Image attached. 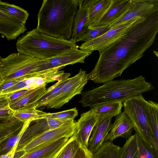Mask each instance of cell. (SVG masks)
Here are the masks:
<instances>
[{"label":"cell","instance_id":"obj_9","mask_svg":"<svg viewBox=\"0 0 158 158\" xmlns=\"http://www.w3.org/2000/svg\"><path fill=\"white\" fill-rule=\"evenodd\" d=\"M88 73L81 69L76 75L70 78L58 94L46 107L48 109L60 108L76 95L81 94L88 80Z\"/></svg>","mask_w":158,"mask_h":158},{"label":"cell","instance_id":"obj_17","mask_svg":"<svg viewBox=\"0 0 158 158\" xmlns=\"http://www.w3.org/2000/svg\"><path fill=\"white\" fill-rule=\"evenodd\" d=\"M69 138H63L47 143L19 158H53L68 143Z\"/></svg>","mask_w":158,"mask_h":158},{"label":"cell","instance_id":"obj_39","mask_svg":"<svg viewBox=\"0 0 158 158\" xmlns=\"http://www.w3.org/2000/svg\"><path fill=\"white\" fill-rule=\"evenodd\" d=\"M17 145H15L8 152L0 156V158H14L16 149Z\"/></svg>","mask_w":158,"mask_h":158},{"label":"cell","instance_id":"obj_41","mask_svg":"<svg viewBox=\"0 0 158 158\" xmlns=\"http://www.w3.org/2000/svg\"><path fill=\"white\" fill-rule=\"evenodd\" d=\"M8 94H0V99L2 98L3 97H4L7 96Z\"/></svg>","mask_w":158,"mask_h":158},{"label":"cell","instance_id":"obj_13","mask_svg":"<svg viewBox=\"0 0 158 158\" xmlns=\"http://www.w3.org/2000/svg\"><path fill=\"white\" fill-rule=\"evenodd\" d=\"M98 118L99 117L90 109L82 113L76 122V130L73 136L81 146L87 148L92 131Z\"/></svg>","mask_w":158,"mask_h":158},{"label":"cell","instance_id":"obj_31","mask_svg":"<svg viewBox=\"0 0 158 158\" xmlns=\"http://www.w3.org/2000/svg\"><path fill=\"white\" fill-rule=\"evenodd\" d=\"M23 123L14 117L9 121L0 123V137L10 134H16L21 130Z\"/></svg>","mask_w":158,"mask_h":158},{"label":"cell","instance_id":"obj_21","mask_svg":"<svg viewBox=\"0 0 158 158\" xmlns=\"http://www.w3.org/2000/svg\"><path fill=\"white\" fill-rule=\"evenodd\" d=\"M46 84L34 89L29 90L15 101L10 103V108L14 111L30 105L35 102L44 94L47 88Z\"/></svg>","mask_w":158,"mask_h":158},{"label":"cell","instance_id":"obj_36","mask_svg":"<svg viewBox=\"0 0 158 158\" xmlns=\"http://www.w3.org/2000/svg\"><path fill=\"white\" fill-rule=\"evenodd\" d=\"M27 78H21L11 80H3L0 84V94L20 81Z\"/></svg>","mask_w":158,"mask_h":158},{"label":"cell","instance_id":"obj_38","mask_svg":"<svg viewBox=\"0 0 158 158\" xmlns=\"http://www.w3.org/2000/svg\"><path fill=\"white\" fill-rule=\"evenodd\" d=\"M29 90L30 89H23L9 94L7 97L10 103L22 96Z\"/></svg>","mask_w":158,"mask_h":158},{"label":"cell","instance_id":"obj_35","mask_svg":"<svg viewBox=\"0 0 158 158\" xmlns=\"http://www.w3.org/2000/svg\"><path fill=\"white\" fill-rule=\"evenodd\" d=\"M7 96L0 99V120L2 121H9L14 117V111L10 107Z\"/></svg>","mask_w":158,"mask_h":158},{"label":"cell","instance_id":"obj_27","mask_svg":"<svg viewBox=\"0 0 158 158\" xmlns=\"http://www.w3.org/2000/svg\"><path fill=\"white\" fill-rule=\"evenodd\" d=\"M43 112L34 108L25 106L14 111L13 116L24 123L37 119Z\"/></svg>","mask_w":158,"mask_h":158},{"label":"cell","instance_id":"obj_43","mask_svg":"<svg viewBox=\"0 0 158 158\" xmlns=\"http://www.w3.org/2000/svg\"><path fill=\"white\" fill-rule=\"evenodd\" d=\"M1 57L0 56V59H1Z\"/></svg>","mask_w":158,"mask_h":158},{"label":"cell","instance_id":"obj_37","mask_svg":"<svg viewBox=\"0 0 158 158\" xmlns=\"http://www.w3.org/2000/svg\"><path fill=\"white\" fill-rule=\"evenodd\" d=\"M73 158H93V154L87 148L81 145Z\"/></svg>","mask_w":158,"mask_h":158},{"label":"cell","instance_id":"obj_14","mask_svg":"<svg viewBox=\"0 0 158 158\" xmlns=\"http://www.w3.org/2000/svg\"><path fill=\"white\" fill-rule=\"evenodd\" d=\"M112 118H99L94 127L89 138L87 149L92 153L96 152L105 141L109 132Z\"/></svg>","mask_w":158,"mask_h":158},{"label":"cell","instance_id":"obj_25","mask_svg":"<svg viewBox=\"0 0 158 158\" xmlns=\"http://www.w3.org/2000/svg\"><path fill=\"white\" fill-rule=\"evenodd\" d=\"M0 10L18 21L26 24L29 14L23 9L0 0Z\"/></svg>","mask_w":158,"mask_h":158},{"label":"cell","instance_id":"obj_6","mask_svg":"<svg viewBox=\"0 0 158 158\" xmlns=\"http://www.w3.org/2000/svg\"><path fill=\"white\" fill-rule=\"evenodd\" d=\"M44 60L19 52L0 59V75L3 80L32 77L35 69Z\"/></svg>","mask_w":158,"mask_h":158},{"label":"cell","instance_id":"obj_20","mask_svg":"<svg viewBox=\"0 0 158 158\" xmlns=\"http://www.w3.org/2000/svg\"><path fill=\"white\" fill-rule=\"evenodd\" d=\"M89 0H78V6L73 21L71 40L76 41L87 31L85 27Z\"/></svg>","mask_w":158,"mask_h":158},{"label":"cell","instance_id":"obj_29","mask_svg":"<svg viewBox=\"0 0 158 158\" xmlns=\"http://www.w3.org/2000/svg\"><path fill=\"white\" fill-rule=\"evenodd\" d=\"M78 115V111L76 107L55 113L43 112L37 119L51 118L62 121L74 120Z\"/></svg>","mask_w":158,"mask_h":158},{"label":"cell","instance_id":"obj_34","mask_svg":"<svg viewBox=\"0 0 158 158\" xmlns=\"http://www.w3.org/2000/svg\"><path fill=\"white\" fill-rule=\"evenodd\" d=\"M80 146L79 143L73 136L53 158H73Z\"/></svg>","mask_w":158,"mask_h":158},{"label":"cell","instance_id":"obj_16","mask_svg":"<svg viewBox=\"0 0 158 158\" xmlns=\"http://www.w3.org/2000/svg\"><path fill=\"white\" fill-rule=\"evenodd\" d=\"M26 30L25 24L0 10V33L8 40L16 39Z\"/></svg>","mask_w":158,"mask_h":158},{"label":"cell","instance_id":"obj_8","mask_svg":"<svg viewBox=\"0 0 158 158\" xmlns=\"http://www.w3.org/2000/svg\"><path fill=\"white\" fill-rule=\"evenodd\" d=\"M141 17H137L111 28L102 35L84 42L79 46V49L92 52L98 51L99 53L121 38L135 23Z\"/></svg>","mask_w":158,"mask_h":158},{"label":"cell","instance_id":"obj_28","mask_svg":"<svg viewBox=\"0 0 158 158\" xmlns=\"http://www.w3.org/2000/svg\"><path fill=\"white\" fill-rule=\"evenodd\" d=\"M138 148L135 134L127 139L125 144L120 147L118 158H137Z\"/></svg>","mask_w":158,"mask_h":158},{"label":"cell","instance_id":"obj_42","mask_svg":"<svg viewBox=\"0 0 158 158\" xmlns=\"http://www.w3.org/2000/svg\"><path fill=\"white\" fill-rule=\"evenodd\" d=\"M2 79L0 75V84L2 81Z\"/></svg>","mask_w":158,"mask_h":158},{"label":"cell","instance_id":"obj_22","mask_svg":"<svg viewBox=\"0 0 158 158\" xmlns=\"http://www.w3.org/2000/svg\"><path fill=\"white\" fill-rule=\"evenodd\" d=\"M67 77L60 80L54 84L47 88L43 95L31 105L27 107L37 109L41 107H46L59 94L63 86L69 81Z\"/></svg>","mask_w":158,"mask_h":158},{"label":"cell","instance_id":"obj_19","mask_svg":"<svg viewBox=\"0 0 158 158\" xmlns=\"http://www.w3.org/2000/svg\"><path fill=\"white\" fill-rule=\"evenodd\" d=\"M131 0H112L107 10L96 26L110 25L118 19L125 12Z\"/></svg>","mask_w":158,"mask_h":158},{"label":"cell","instance_id":"obj_11","mask_svg":"<svg viewBox=\"0 0 158 158\" xmlns=\"http://www.w3.org/2000/svg\"><path fill=\"white\" fill-rule=\"evenodd\" d=\"M157 10L158 0H132L125 12L110 27L111 28L137 17H147Z\"/></svg>","mask_w":158,"mask_h":158},{"label":"cell","instance_id":"obj_32","mask_svg":"<svg viewBox=\"0 0 158 158\" xmlns=\"http://www.w3.org/2000/svg\"><path fill=\"white\" fill-rule=\"evenodd\" d=\"M111 29L109 25L96 27L88 26L86 32L76 41L86 42L97 38Z\"/></svg>","mask_w":158,"mask_h":158},{"label":"cell","instance_id":"obj_30","mask_svg":"<svg viewBox=\"0 0 158 158\" xmlns=\"http://www.w3.org/2000/svg\"><path fill=\"white\" fill-rule=\"evenodd\" d=\"M135 134L138 148L137 158H158V150L145 143L136 133Z\"/></svg>","mask_w":158,"mask_h":158},{"label":"cell","instance_id":"obj_23","mask_svg":"<svg viewBox=\"0 0 158 158\" xmlns=\"http://www.w3.org/2000/svg\"><path fill=\"white\" fill-rule=\"evenodd\" d=\"M123 103L120 102H109L94 106L91 110L99 118L116 117L122 113Z\"/></svg>","mask_w":158,"mask_h":158},{"label":"cell","instance_id":"obj_3","mask_svg":"<svg viewBox=\"0 0 158 158\" xmlns=\"http://www.w3.org/2000/svg\"><path fill=\"white\" fill-rule=\"evenodd\" d=\"M151 82L140 75L133 79L107 81L99 86L81 93L79 102L83 107L90 108L104 103L120 102L150 91L154 89Z\"/></svg>","mask_w":158,"mask_h":158},{"label":"cell","instance_id":"obj_12","mask_svg":"<svg viewBox=\"0 0 158 158\" xmlns=\"http://www.w3.org/2000/svg\"><path fill=\"white\" fill-rule=\"evenodd\" d=\"M64 121L51 118H42L32 121L33 123L26 129L17 143L16 150L43 133L57 128L69 121Z\"/></svg>","mask_w":158,"mask_h":158},{"label":"cell","instance_id":"obj_33","mask_svg":"<svg viewBox=\"0 0 158 158\" xmlns=\"http://www.w3.org/2000/svg\"><path fill=\"white\" fill-rule=\"evenodd\" d=\"M31 121L24 123L20 131L17 134L9 138L0 147V156L9 152L17 143L26 129L29 126Z\"/></svg>","mask_w":158,"mask_h":158},{"label":"cell","instance_id":"obj_7","mask_svg":"<svg viewBox=\"0 0 158 158\" xmlns=\"http://www.w3.org/2000/svg\"><path fill=\"white\" fill-rule=\"evenodd\" d=\"M76 128V122L72 120L57 128L48 131L16 150L14 157L19 158L31 151L60 139L64 137L69 138L73 135Z\"/></svg>","mask_w":158,"mask_h":158},{"label":"cell","instance_id":"obj_4","mask_svg":"<svg viewBox=\"0 0 158 158\" xmlns=\"http://www.w3.org/2000/svg\"><path fill=\"white\" fill-rule=\"evenodd\" d=\"M16 45L18 52L43 60L79 49V47L74 40L52 37L36 28L19 37Z\"/></svg>","mask_w":158,"mask_h":158},{"label":"cell","instance_id":"obj_18","mask_svg":"<svg viewBox=\"0 0 158 158\" xmlns=\"http://www.w3.org/2000/svg\"><path fill=\"white\" fill-rule=\"evenodd\" d=\"M112 0H89L86 20L85 25L95 27L110 7Z\"/></svg>","mask_w":158,"mask_h":158},{"label":"cell","instance_id":"obj_2","mask_svg":"<svg viewBox=\"0 0 158 158\" xmlns=\"http://www.w3.org/2000/svg\"><path fill=\"white\" fill-rule=\"evenodd\" d=\"M78 6V0H43L36 29L52 37L70 40Z\"/></svg>","mask_w":158,"mask_h":158},{"label":"cell","instance_id":"obj_15","mask_svg":"<svg viewBox=\"0 0 158 158\" xmlns=\"http://www.w3.org/2000/svg\"><path fill=\"white\" fill-rule=\"evenodd\" d=\"M133 130L132 123L124 112L115 117L114 121L111 124L110 130L106 135L105 141H113L118 137L128 139L131 135Z\"/></svg>","mask_w":158,"mask_h":158},{"label":"cell","instance_id":"obj_10","mask_svg":"<svg viewBox=\"0 0 158 158\" xmlns=\"http://www.w3.org/2000/svg\"><path fill=\"white\" fill-rule=\"evenodd\" d=\"M92 52L78 49L59 55L52 58L44 60L34 69L33 73L76 63H84L85 59Z\"/></svg>","mask_w":158,"mask_h":158},{"label":"cell","instance_id":"obj_24","mask_svg":"<svg viewBox=\"0 0 158 158\" xmlns=\"http://www.w3.org/2000/svg\"><path fill=\"white\" fill-rule=\"evenodd\" d=\"M145 109L150 128L158 145V104L152 101L147 100Z\"/></svg>","mask_w":158,"mask_h":158},{"label":"cell","instance_id":"obj_40","mask_svg":"<svg viewBox=\"0 0 158 158\" xmlns=\"http://www.w3.org/2000/svg\"><path fill=\"white\" fill-rule=\"evenodd\" d=\"M14 135L12 134H10L0 137V147L9 138Z\"/></svg>","mask_w":158,"mask_h":158},{"label":"cell","instance_id":"obj_26","mask_svg":"<svg viewBox=\"0 0 158 158\" xmlns=\"http://www.w3.org/2000/svg\"><path fill=\"white\" fill-rule=\"evenodd\" d=\"M120 147L113 141L104 142L101 147L93 154V158H118Z\"/></svg>","mask_w":158,"mask_h":158},{"label":"cell","instance_id":"obj_1","mask_svg":"<svg viewBox=\"0 0 158 158\" xmlns=\"http://www.w3.org/2000/svg\"><path fill=\"white\" fill-rule=\"evenodd\" d=\"M158 32V10L140 17L121 38L99 53L88 80L103 83L121 76L124 71L143 56L154 43Z\"/></svg>","mask_w":158,"mask_h":158},{"label":"cell","instance_id":"obj_5","mask_svg":"<svg viewBox=\"0 0 158 158\" xmlns=\"http://www.w3.org/2000/svg\"><path fill=\"white\" fill-rule=\"evenodd\" d=\"M147 100L142 94L130 98L123 103L124 111L132 124L133 130L139 138L150 146L158 150L150 128L145 111Z\"/></svg>","mask_w":158,"mask_h":158}]
</instances>
